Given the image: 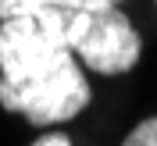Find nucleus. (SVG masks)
Returning <instances> with one entry per match:
<instances>
[{
    "mask_svg": "<svg viewBox=\"0 0 157 146\" xmlns=\"http://www.w3.org/2000/svg\"><path fill=\"white\" fill-rule=\"evenodd\" d=\"M71 57L75 54L64 39V7L0 21V93L29 86Z\"/></svg>",
    "mask_w": 157,
    "mask_h": 146,
    "instance_id": "1",
    "label": "nucleus"
},
{
    "mask_svg": "<svg viewBox=\"0 0 157 146\" xmlns=\"http://www.w3.org/2000/svg\"><path fill=\"white\" fill-rule=\"evenodd\" d=\"M64 39L75 61L97 75H128L143 57V36L121 7H64Z\"/></svg>",
    "mask_w": 157,
    "mask_h": 146,
    "instance_id": "2",
    "label": "nucleus"
},
{
    "mask_svg": "<svg viewBox=\"0 0 157 146\" xmlns=\"http://www.w3.org/2000/svg\"><path fill=\"white\" fill-rule=\"evenodd\" d=\"M89 100H93L89 71L71 57L57 71L36 78L29 86L0 93V107L18 114V118H25L36 128H54V125H64V121L78 118L89 107Z\"/></svg>",
    "mask_w": 157,
    "mask_h": 146,
    "instance_id": "3",
    "label": "nucleus"
},
{
    "mask_svg": "<svg viewBox=\"0 0 157 146\" xmlns=\"http://www.w3.org/2000/svg\"><path fill=\"white\" fill-rule=\"evenodd\" d=\"M121 146H157V114L143 118V121L125 136V143H121Z\"/></svg>",
    "mask_w": 157,
    "mask_h": 146,
    "instance_id": "4",
    "label": "nucleus"
},
{
    "mask_svg": "<svg viewBox=\"0 0 157 146\" xmlns=\"http://www.w3.org/2000/svg\"><path fill=\"white\" fill-rule=\"evenodd\" d=\"M125 0H50V7H71V11H93V7H121Z\"/></svg>",
    "mask_w": 157,
    "mask_h": 146,
    "instance_id": "5",
    "label": "nucleus"
},
{
    "mask_svg": "<svg viewBox=\"0 0 157 146\" xmlns=\"http://www.w3.org/2000/svg\"><path fill=\"white\" fill-rule=\"evenodd\" d=\"M32 146H71V139L64 132H47V136H39Z\"/></svg>",
    "mask_w": 157,
    "mask_h": 146,
    "instance_id": "6",
    "label": "nucleus"
},
{
    "mask_svg": "<svg viewBox=\"0 0 157 146\" xmlns=\"http://www.w3.org/2000/svg\"><path fill=\"white\" fill-rule=\"evenodd\" d=\"M154 7H157V0H154Z\"/></svg>",
    "mask_w": 157,
    "mask_h": 146,
    "instance_id": "7",
    "label": "nucleus"
}]
</instances>
